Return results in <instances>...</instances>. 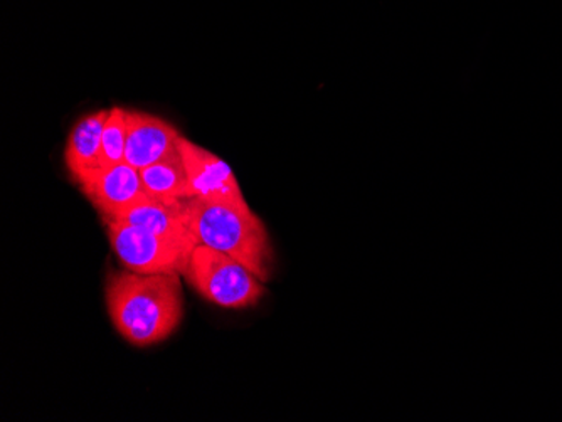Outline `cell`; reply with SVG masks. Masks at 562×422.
I'll return each instance as SVG.
<instances>
[{
    "mask_svg": "<svg viewBox=\"0 0 562 422\" xmlns=\"http://www.w3.org/2000/svg\"><path fill=\"white\" fill-rule=\"evenodd\" d=\"M182 275L115 271L106 280V307L116 332L134 346L169 339L184 317Z\"/></svg>",
    "mask_w": 562,
    "mask_h": 422,
    "instance_id": "cell-1",
    "label": "cell"
},
{
    "mask_svg": "<svg viewBox=\"0 0 562 422\" xmlns=\"http://www.w3.org/2000/svg\"><path fill=\"white\" fill-rule=\"evenodd\" d=\"M189 231L198 244L235 258L261 282L271 278L273 250L267 228L257 214H246L198 197L184 198Z\"/></svg>",
    "mask_w": 562,
    "mask_h": 422,
    "instance_id": "cell-2",
    "label": "cell"
},
{
    "mask_svg": "<svg viewBox=\"0 0 562 422\" xmlns=\"http://www.w3.org/2000/svg\"><path fill=\"white\" fill-rule=\"evenodd\" d=\"M182 276L204 300L232 310L255 307L267 293L245 264L210 246H195Z\"/></svg>",
    "mask_w": 562,
    "mask_h": 422,
    "instance_id": "cell-3",
    "label": "cell"
},
{
    "mask_svg": "<svg viewBox=\"0 0 562 422\" xmlns=\"http://www.w3.org/2000/svg\"><path fill=\"white\" fill-rule=\"evenodd\" d=\"M113 253L125 270L140 275H184L198 242L166 238L123 220L103 219Z\"/></svg>",
    "mask_w": 562,
    "mask_h": 422,
    "instance_id": "cell-4",
    "label": "cell"
},
{
    "mask_svg": "<svg viewBox=\"0 0 562 422\" xmlns=\"http://www.w3.org/2000/svg\"><path fill=\"white\" fill-rule=\"evenodd\" d=\"M179 150L188 170L191 197L252 214L251 207L243 197L241 187L236 181L232 167L186 137L179 140Z\"/></svg>",
    "mask_w": 562,
    "mask_h": 422,
    "instance_id": "cell-5",
    "label": "cell"
},
{
    "mask_svg": "<svg viewBox=\"0 0 562 422\" xmlns=\"http://www.w3.org/2000/svg\"><path fill=\"white\" fill-rule=\"evenodd\" d=\"M78 187L100 213L101 219H116L120 214L148 195L142 182L140 170L126 162L100 170L90 181Z\"/></svg>",
    "mask_w": 562,
    "mask_h": 422,
    "instance_id": "cell-6",
    "label": "cell"
},
{
    "mask_svg": "<svg viewBox=\"0 0 562 422\" xmlns=\"http://www.w3.org/2000/svg\"><path fill=\"white\" fill-rule=\"evenodd\" d=\"M179 134L172 123L150 113L128 110L126 113L125 162L142 170L179 152Z\"/></svg>",
    "mask_w": 562,
    "mask_h": 422,
    "instance_id": "cell-7",
    "label": "cell"
},
{
    "mask_svg": "<svg viewBox=\"0 0 562 422\" xmlns=\"http://www.w3.org/2000/svg\"><path fill=\"white\" fill-rule=\"evenodd\" d=\"M110 110L90 113L72 127L65 148V163L76 184L90 181L101 170V140Z\"/></svg>",
    "mask_w": 562,
    "mask_h": 422,
    "instance_id": "cell-8",
    "label": "cell"
},
{
    "mask_svg": "<svg viewBox=\"0 0 562 422\" xmlns=\"http://www.w3.org/2000/svg\"><path fill=\"white\" fill-rule=\"evenodd\" d=\"M115 220L140 226V228L148 229V231L156 232L159 236H166V238L195 241L194 236L188 228L184 201H164V198L147 195V197L142 198L140 203L120 214Z\"/></svg>",
    "mask_w": 562,
    "mask_h": 422,
    "instance_id": "cell-9",
    "label": "cell"
},
{
    "mask_svg": "<svg viewBox=\"0 0 562 422\" xmlns=\"http://www.w3.org/2000/svg\"><path fill=\"white\" fill-rule=\"evenodd\" d=\"M140 178L150 197L164 201H184L191 197V185L181 150L142 169Z\"/></svg>",
    "mask_w": 562,
    "mask_h": 422,
    "instance_id": "cell-10",
    "label": "cell"
},
{
    "mask_svg": "<svg viewBox=\"0 0 562 422\" xmlns=\"http://www.w3.org/2000/svg\"><path fill=\"white\" fill-rule=\"evenodd\" d=\"M126 113L128 110L120 106L109 112L101 140V170L125 162Z\"/></svg>",
    "mask_w": 562,
    "mask_h": 422,
    "instance_id": "cell-11",
    "label": "cell"
}]
</instances>
